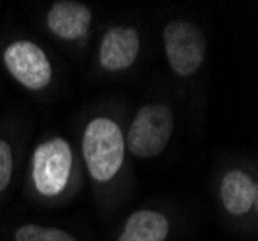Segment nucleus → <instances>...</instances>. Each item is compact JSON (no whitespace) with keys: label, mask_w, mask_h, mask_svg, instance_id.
Returning a JSON list of instances; mask_svg holds the SVG:
<instances>
[{"label":"nucleus","mask_w":258,"mask_h":241,"mask_svg":"<svg viewBox=\"0 0 258 241\" xmlns=\"http://www.w3.org/2000/svg\"><path fill=\"white\" fill-rule=\"evenodd\" d=\"M83 158L91 177L97 182H110L119 172L125 158V141L119 126L112 118L98 116L87 124Z\"/></svg>","instance_id":"nucleus-1"},{"label":"nucleus","mask_w":258,"mask_h":241,"mask_svg":"<svg viewBox=\"0 0 258 241\" xmlns=\"http://www.w3.org/2000/svg\"><path fill=\"white\" fill-rule=\"evenodd\" d=\"M173 133V114L166 104H147L129 126V151L139 158H154L168 147Z\"/></svg>","instance_id":"nucleus-2"},{"label":"nucleus","mask_w":258,"mask_h":241,"mask_svg":"<svg viewBox=\"0 0 258 241\" xmlns=\"http://www.w3.org/2000/svg\"><path fill=\"white\" fill-rule=\"evenodd\" d=\"M72 147L62 137L41 143L33 153V184L44 197H56L66 189L72 174Z\"/></svg>","instance_id":"nucleus-3"},{"label":"nucleus","mask_w":258,"mask_h":241,"mask_svg":"<svg viewBox=\"0 0 258 241\" xmlns=\"http://www.w3.org/2000/svg\"><path fill=\"white\" fill-rule=\"evenodd\" d=\"M164 48L168 64L173 72L181 77H189L199 72V68L205 62V33L191 22H170L164 29Z\"/></svg>","instance_id":"nucleus-4"},{"label":"nucleus","mask_w":258,"mask_h":241,"mask_svg":"<svg viewBox=\"0 0 258 241\" xmlns=\"http://www.w3.org/2000/svg\"><path fill=\"white\" fill-rule=\"evenodd\" d=\"M4 64L10 76L29 91H41L52 79L50 60L39 44L14 41L4 50Z\"/></svg>","instance_id":"nucleus-5"},{"label":"nucleus","mask_w":258,"mask_h":241,"mask_svg":"<svg viewBox=\"0 0 258 241\" xmlns=\"http://www.w3.org/2000/svg\"><path fill=\"white\" fill-rule=\"evenodd\" d=\"M141 48V39L137 29L127 25H116L108 29L98 48L100 66L108 72H121L133 66Z\"/></svg>","instance_id":"nucleus-6"},{"label":"nucleus","mask_w":258,"mask_h":241,"mask_svg":"<svg viewBox=\"0 0 258 241\" xmlns=\"http://www.w3.org/2000/svg\"><path fill=\"white\" fill-rule=\"evenodd\" d=\"M93 22V14L83 2L60 0L54 2L46 14V25L56 37L64 41L81 39L89 31Z\"/></svg>","instance_id":"nucleus-7"},{"label":"nucleus","mask_w":258,"mask_h":241,"mask_svg":"<svg viewBox=\"0 0 258 241\" xmlns=\"http://www.w3.org/2000/svg\"><path fill=\"white\" fill-rule=\"evenodd\" d=\"M220 197L227 212L233 216H243L256 203L258 186L243 170H229L220 184Z\"/></svg>","instance_id":"nucleus-8"},{"label":"nucleus","mask_w":258,"mask_h":241,"mask_svg":"<svg viewBox=\"0 0 258 241\" xmlns=\"http://www.w3.org/2000/svg\"><path fill=\"white\" fill-rule=\"evenodd\" d=\"M170 220L158 210L143 208L127 218L118 241H166Z\"/></svg>","instance_id":"nucleus-9"},{"label":"nucleus","mask_w":258,"mask_h":241,"mask_svg":"<svg viewBox=\"0 0 258 241\" xmlns=\"http://www.w3.org/2000/svg\"><path fill=\"white\" fill-rule=\"evenodd\" d=\"M16 241H77L72 233L50 228V226H39V224H23L16 230Z\"/></svg>","instance_id":"nucleus-10"},{"label":"nucleus","mask_w":258,"mask_h":241,"mask_svg":"<svg viewBox=\"0 0 258 241\" xmlns=\"http://www.w3.org/2000/svg\"><path fill=\"white\" fill-rule=\"evenodd\" d=\"M14 170V154L12 147L4 139H0V193L8 187Z\"/></svg>","instance_id":"nucleus-11"}]
</instances>
